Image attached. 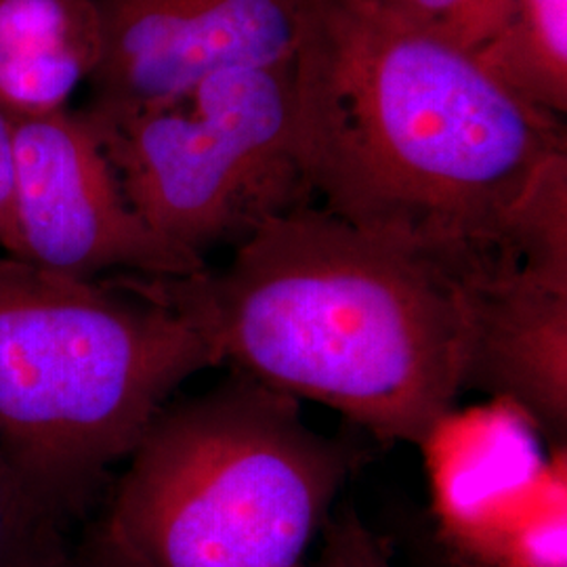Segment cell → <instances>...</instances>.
Instances as JSON below:
<instances>
[{
	"mask_svg": "<svg viewBox=\"0 0 567 567\" xmlns=\"http://www.w3.org/2000/svg\"><path fill=\"white\" fill-rule=\"evenodd\" d=\"M292 74L322 208L468 286L524 264L519 217L567 154L561 118L364 0H303Z\"/></svg>",
	"mask_w": 567,
	"mask_h": 567,
	"instance_id": "cell-1",
	"label": "cell"
},
{
	"mask_svg": "<svg viewBox=\"0 0 567 567\" xmlns=\"http://www.w3.org/2000/svg\"><path fill=\"white\" fill-rule=\"evenodd\" d=\"M217 364L421 446L465 391L473 288L421 250L307 204L261 225L224 269L140 276Z\"/></svg>",
	"mask_w": 567,
	"mask_h": 567,
	"instance_id": "cell-2",
	"label": "cell"
},
{
	"mask_svg": "<svg viewBox=\"0 0 567 567\" xmlns=\"http://www.w3.org/2000/svg\"><path fill=\"white\" fill-rule=\"evenodd\" d=\"M137 274L81 280L0 257V452L61 526L91 507L173 393L215 368Z\"/></svg>",
	"mask_w": 567,
	"mask_h": 567,
	"instance_id": "cell-3",
	"label": "cell"
},
{
	"mask_svg": "<svg viewBox=\"0 0 567 567\" xmlns=\"http://www.w3.org/2000/svg\"><path fill=\"white\" fill-rule=\"evenodd\" d=\"M365 447L301 402L234 372L164 405L97 529L133 567H303Z\"/></svg>",
	"mask_w": 567,
	"mask_h": 567,
	"instance_id": "cell-4",
	"label": "cell"
},
{
	"mask_svg": "<svg viewBox=\"0 0 567 567\" xmlns=\"http://www.w3.org/2000/svg\"><path fill=\"white\" fill-rule=\"evenodd\" d=\"M82 114L135 213L203 259L313 198L292 61L217 72L163 105Z\"/></svg>",
	"mask_w": 567,
	"mask_h": 567,
	"instance_id": "cell-5",
	"label": "cell"
},
{
	"mask_svg": "<svg viewBox=\"0 0 567 567\" xmlns=\"http://www.w3.org/2000/svg\"><path fill=\"white\" fill-rule=\"evenodd\" d=\"M431 567H567L566 446L505 400L454 410L421 444Z\"/></svg>",
	"mask_w": 567,
	"mask_h": 567,
	"instance_id": "cell-6",
	"label": "cell"
},
{
	"mask_svg": "<svg viewBox=\"0 0 567 567\" xmlns=\"http://www.w3.org/2000/svg\"><path fill=\"white\" fill-rule=\"evenodd\" d=\"M13 208L4 252L61 276H189L203 257L164 240L135 213L81 112L13 122Z\"/></svg>",
	"mask_w": 567,
	"mask_h": 567,
	"instance_id": "cell-7",
	"label": "cell"
},
{
	"mask_svg": "<svg viewBox=\"0 0 567 567\" xmlns=\"http://www.w3.org/2000/svg\"><path fill=\"white\" fill-rule=\"evenodd\" d=\"M102 61L97 110L175 102L208 76L295 60L303 0H93Z\"/></svg>",
	"mask_w": 567,
	"mask_h": 567,
	"instance_id": "cell-8",
	"label": "cell"
},
{
	"mask_svg": "<svg viewBox=\"0 0 567 567\" xmlns=\"http://www.w3.org/2000/svg\"><path fill=\"white\" fill-rule=\"evenodd\" d=\"M466 389L519 408L548 446H566L567 267L524 264L471 292Z\"/></svg>",
	"mask_w": 567,
	"mask_h": 567,
	"instance_id": "cell-9",
	"label": "cell"
},
{
	"mask_svg": "<svg viewBox=\"0 0 567 567\" xmlns=\"http://www.w3.org/2000/svg\"><path fill=\"white\" fill-rule=\"evenodd\" d=\"M102 53L93 0H0V116L13 124L68 110Z\"/></svg>",
	"mask_w": 567,
	"mask_h": 567,
	"instance_id": "cell-10",
	"label": "cell"
},
{
	"mask_svg": "<svg viewBox=\"0 0 567 567\" xmlns=\"http://www.w3.org/2000/svg\"><path fill=\"white\" fill-rule=\"evenodd\" d=\"M473 58L519 100L567 112V0H507L494 34Z\"/></svg>",
	"mask_w": 567,
	"mask_h": 567,
	"instance_id": "cell-11",
	"label": "cell"
},
{
	"mask_svg": "<svg viewBox=\"0 0 567 567\" xmlns=\"http://www.w3.org/2000/svg\"><path fill=\"white\" fill-rule=\"evenodd\" d=\"M65 536L0 452V567H28Z\"/></svg>",
	"mask_w": 567,
	"mask_h": 567,
	"instance_id": "cell-12",
	"label": "cell"
},
{
	"mask_svg": "<svg viewBox=\"0 0 567 567\" xmlns=\"http://www.w3.org/2000/svg\"><path fill=\"white\" fill-rule=\"evenodd\" d=\"M393 20L475 53L494 34L507 0H364Z\"/></svg>",
	"mask_w": 567,
	"mask_h": 567,
	"instance_id": "cell-13",
	"label": "cell"
},
{
	"mask_svg": "<svg viewBox=\"0 0 567 567\" xmlns=\"http://www.w3.org/2000/svg\"><path fill=\"white\" fill-rule=\"evenodd\" d=\"M324 543L313 561L303 567H398L385 545L364 526L353 508L332 513L322 529Z\"/></svg>",
	"mask_w": 567,
	"mask_h": 567,
	"instance_id": "cell-14",
	"label": "cell"
},
{
	"mask_svg": "<svg viewBox=\"0 0 567 567\" xmlns=\"http://www.w3.org/2000/svg\"><path fill=\"white\" fill-rule=\"evenodd\" d=\"M28 567H133L116 548L112 547L97 526L82 540L65 536L58 547L44 553Z\"/></svg>",
	"mask_w": 567,
	"mask_h": 567,
	"instance_id": "cell-15",
	"label": "cell"
},
{
	"mask_svg": "<svg viewBox=\"0 0 567 567\" xmlns=\"http://www.w3.org/2000/svg\"><path fill=\"white\" fill-rule=\"evenodd\" d=\"M13 208V128L0 116V248L4 250L11 236Z\"/></svg>",
	"mask_w": 567,
	"mask_h": 567,
	"instance_id": "cell-16",
	"label": "cell"
}]
</instances>
